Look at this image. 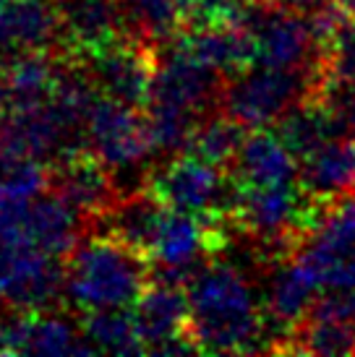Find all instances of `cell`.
I'll return each instance as SVG.
<instances>
[{
  "label": "cell",
  "mask_w": 355,
  "mask_h": 357,
  "mask_svg": "<svg viewBox=\"0 0 355 357\" xmlns=\"http://www.w3.org/2000/svg\"><path fill=\"white\" fill-rule=\"evenodd\" d=\"M149 284V256L113 235H87L66 258V298L89 310L136 305Z\"/></svg>",
  "instance_id": "cell-2"
},
{
  "label": "cell",
  "mask_w": 355,
  "mask_h": 357,
  "mask_svg": "<svg viewBox=\"0 0 355 357\" xmlns=\"http://www.w3.org/2000/svg\"><path fill=\"white\" fill-rule=\"evenodd\" d=\"M60 58L50 50H24L0 66V79L8 89L10 109L42 105L52 97Z\"/></svg>",
  "instance_id": "cell-17"
},
{
  "label": "cell",
  "mask_w": 355,
  "mask_h": 357,
  "mask_svg": "<svg viewBox=\"0 0 355 357\" xmlns=\"http://www.w3.org/2000/svg\"><path fill=\"white\" fill-rule=\"evenodd\" d=\"M188 337L201 352H272L254 292L230 264L209 261L188 284Z\"/></svg>",
  "instance_id": "cell-1"
},
{
  "label": "cell",
  "mask_w": 355,
  "mask_h": 357,
  "mask_svg": "<svg viewBox=\"0 0 355 357\" xmlns=\"http://www.w3.org/2000/svg\"><path fill=\"white\" fill-rule=\"evenodd\" d=\"M311 91V68H272L256 66L225 84L222 112L248 128H269L290 109L306 102Z\"/></svg>",
  "instance_id": "cell-3"
},
{
  "label": "cell",
  "mask_w": 355,
  "mask_h": 357,
  "mask_svg": "<svg viewBox=\"0 0 355 357\" xmlns=\"http://www.w3.org/2000/svg\"><path fill=\"white\" fill-rule=\"evenodd\" d=\"M256 37L259 66L272 68H311L319 58L306 13L264 6L251 31Z\"/></svg>",
  "instance_id": "cell-10"
},
{
  "label": "cell",
  "mask_w": 355,
  "mask_h": 357,
  "mask_svg": "<svg viewBox=\"0 0 355 357\" xmlns=\"http://www.w3.org/2000/svg\"><path fill=\"white\" fill-rule=\"evenodd\" d=\"M246 128L240 120L230 118L227 112L219 115H209L207 120H201L194 130V136L188 141L186 154L204 159L215 167H233L236 157L240 154V146L246 144Z\"/></svg>",
  "instance_id": "cell-23"
},
{
  "label": "cell",
  "mask_w": 355,
  "mask_h": 357,
  "mask_svg": "<svg viewBox=\"0 0 355 357\" xmlns=\"http://www.w3.org/2000/svg\"><path fill=\"white\" fill-rule=\"evenodd\" d=\"M277 352L293 355H355V321L303 318L277 344Z\"/></svg>",
  "instance_id": "cell-20"
},
{
  "label": "cell",
  "mask_w": 355,
  "mask_h": 357,
  "mask_svg": "<svg viewBox=\"0 0 355 357\" xmlns=\"http://www.w3.org/2000/svg\"><path fill=\"white\" fill-rule=\"evenodd\" d=\"M87 141L110 169L141 167V162L154 154L149 136L147 112L141 107L99 97L87 120Z\"/></svg>",
  "instance_id": "cell-6"
},
{
  "label": "cell",
  "mask_w": 355,
  "mask_h": 357,
  "mask_svg": "<svg viewBox=\"0 0 355 357\" xmlns=\"http://www.w3.org/2000/svg\"><path fill=\"white\" fill-rule=\"evenodd\" d=\"M173 42L225 76H238L259 63L256 37L238 26H186Z\"/></svg>",
  "instance_id": "cell-13"
},
{
  "label": "cell",
  "mask_w": 355,
  "mask_h": 357,
  "mask_svg": "<svg viewBox=\"0 0 355 357\" xmlns=\"http://www.w3.org/2000/svg\"><path fill=\"white\" fill-rule=\"evenodd\" d=\"M219 169L194 154H178L165 167L149 172L147 185L170 208L227 222L238 199V183L233 175L227 183Z\"/></svg>",
  "instance_id": "cell-4"
},
{
  "label": "cell",
  "mask_w": 355,
  "mask_h": 357,
  "mask_svg": "<svg viewBox=\"0 0 355 357\" xmlns=\"http://www.w3.org/2000/svg\"><path fill=\"white\" fill-rule=\"evenodd\" d=\"M248 3H259V6H272L275 0H248Z\"/></svg>",
  "instance_id": "cell-31"
},
{
  "label": "cell",
  "mask_w": 355,
  "mask_h": 357,
  "mask_svg": "<svg viewBox=\"0 0 355 357\" xmlns=\"http://www.w3.org/2000/svg\"><path fill=\"white\" fill-rule=\"evenodd\" d=\"M324 287H329V289L355 287V248L347 250L345 256H340L332 266L326 268Z\"/></svg>",
  "instance_id": "cell-27"
},
{
  "label": "cell",
  "mask_w": 355,
  "mask_h": 357,
  "mask_svg": "<svg viewBox=\"0 0 355 357\" xmlns=\"http://www.w3.org/2000/svg\"><path fill=\"white\" fill-rule=\"evenodd\" d=\"M168 208V204H162L157 193L147 185V188L123 196L118 201V206L99 222L108 227L105 235H113L120 243H126L131 248H136L138 253L149 256Z\"/></svg>",
  "instance_id": "cell-16"
},
{
  "label": "cell",
  "mask_w": 355,
  "mask_h": 357,
  "mask_svg": "<svg viewBox=\"0 0 355 357\" xmlns=\"http://www.w3.org/2000/svg\"><path fill=\"white\" fill-rule=\"evenodd\" d=\"M60 19V40L71 55H87L129 34L126 13L115 0H55Z\"/></svg>",
  "instance_id": "cell-12"
},
{
  "label": "cell",
  "mask_w": 355,
  "mask_h": 357,
  "mask_svg": "<svg viewBox=\"0 0 355 357\" xmlns=\"http://www.w3.org/2000/svg\"><path fill=\"white\" fill-rule=\"evenodd\" d=\"M335 3H340V6H342V8H345L347 13L355 19V0H335Z\"/></svg>",
  "instance_id": "cell-30"
},
{
  "label": "cell",
  "mask_w": 355,
  "mask_h": 357,
  "mask_svg": "<svg viewBox=\"0 0 355 357\" xmlns=\"http://www.w3.org/2000/svg\"><path fill=\"white\" fill-rule=\"evenodd\" d=\"M76 58L84 60V66L105 97L141 109L147 107L154 70H157L154 45L138 40L133 34H123L120 40Z\"/></svg>",
  "instance_id": "cell-5"
},
{
  "label": "cell",
  "mask_w": 355,
  "mask_h": 357,
  "mask_svg": "<svg viewBox=\"0 0 355 357\" xmlns=\"http://www.w3.org/2000/svg\"><path fill=\"white\" fill-rule=\"evenodd\" d=\"M129 34L162 47L186 29V0H126Z\"/></svg>",
  "instance_id": "cell-21"
},
{
  "label": "cell",
  "mask_w": 355,
  "mask_h": 357,
  "mask_svg": "<svg viewBox=\"0 0 355 357\" xmlns=\"http://www.w3.org/2000/svg\"><path fill=\"white\" fill-rule=\"evenodd\" d=\"M31 310L6 305L0 310V355H24L29 352V337H31Z\"/></svg>",
  "instance_id": "cell-26"
},
{
  "label": "cell",
  "mask_w": 355,
  "mask_h": 357,
  "mask_svg": "<svg viewBox=\"0 0 355 357\" xmlns=\"http://www.w3.org/2000/svg\"><path fill=\"white\" fill-rule=\"evenodd\" d=\"M316 63L332 79L355 81V21H347V26L340 31V37L319 55Z\"/></svg>",
  "instance_id": "cell-25"
},
{
  "label": "cell",
  "mask_w": 355,
  "mask_h": 357,
  "mask_svg": "<svg viewBox=\"0 0 355 357\" xmlns=\"http://www.w3.org/2000/svg\"><path fill=\"white\" fill-rule=\"evenodd\" d=\"M27 238L31 245L66 261L79 248L81 240L87 238L84 235V214L55 193L34 199L29 217H27Z\"/></svg>",
  "instance_id": "cell-15"
},
{
  "label": "cell",
  "mask_w": 355,
  "mask_h": 357,
  "mask_svg": "<svg viewBox=\"0 0 355 357\" xmlns=\"http://www.w3.org/2000/svg\"><path fill=\"white\" fill-rule=\"evenodd\" d=\"M353 204H355V199H353Z\"/></svg>",
  "instance_id": "cell-32"
},
{
  "label": "cell",
  "mask_w": 355,
  "mask_h": 357,
  "mask_svg": "<svg viewBox=\"0 0 355 357\" xmlns=\"http://www.w3.org/2000/svg\"><path fill=\"white\" fill-rule=\"evenodd\" d=\"M97 349L89 344L81 334V324L76 328L60 313H34L31 321L29 352L27 355H94Z\"/></svg>",
  "instance_id": "cell-24"
},
{
  "label": "cell",
  "mask_w": 355,
  "mask_h": 357,
  "mask_svg": "<svg viewBox=\"0 0 355 357\" xmlns=\"http://www.w3.org/2000/svg\"><path fill=\"white\" fill-rule=\"evenodd\" d=\"M60 289H66V261L42 248L3 245L0 250V300L6 305L40 313L48 310Z\"/></svg>",
  "instance_id": "cell-7"
},
{
  "label": "cell",
  "mask_w": 355,
  "mask_h": 357,
  "mask_svg": "<svg viewBox=\"0 0 355 357\" xmlns=\"http://www.w3.org/2000/svg\"><path fill=\"white\" fill-rule=\"evenodd\" d=\"M324 0H275L272 6L277 8H285V10H298V13H308V10H314L316 6H321Z\"/></svg>",
  "instance_id": "cell-28"
},
{
  "label": "cell",
  "mask_w": 355,
  "mask_h": 357,
  "mask_svg": "<svg viewBox=\"0 0 355 357\" xmlns=\"http://www.w3.org/2000/svg\"><path fill=\"white\" fill-rule=\"evenodd\" d=\"M298 157L277 133L254 128L233 162V178L246 188H275L298 183Z\"/></svg>",
  "instance_id": "cell-14"
},
{
  "label": "cell",
  "mask_w": 355,
  "mask_h": 357,
  "mask_svg": "<svg viewBox=\"0 0 355 357\" xmlns=\"http://www.w3.org/2000/svg\"><path fill=\"white\" fill-rule=\"evenodd\" d=\"M277 136L285 141V146L296 154L298 162H303L321 149L326 141L350 136V130L326 105L300 102L277 120Z\"/></svg>",
  "instance_id": "cell-18"
},
{
  "label": "cell",
  "mask_w": 355,
  "mask_h": 357,
  "mask_svg": "<svg viewBox=\"0 0 355 357\" xmlns=\"http://www.w3.org/2000/svg\"><path fill=\"white\" fill-rule=\"evenodd\" d=\"M133 318L147 352H154V355L201 352L194 344V339L188 337L191 300L186 287L149 282L133 305Z\"/></svg>",
  "instance_id": "cell-8"
},
{
  "label": "cell",
  "mask_w": 355,
  "mask_h": 357,
  "mask_svg": "<svg viewBox=\"0 0 355 357\" xmlns=\"http://www.w3.org/2000/svg\"><path fill=\"white\" fill-rule=\"evenodd\" d=\"M298 188L324 208L353 199L355 190V136L326 141L319 151L300 162Z\"/></svg>",
  "instance_id": "cell-11"
},
{
  "label": "cell",
  "mask_w": 355,
  "mask_h": 357,
  "mask_svg": "<svg viewBox=\"0 0 355 357\" xmlns=\"http://www.w3.org/2000/svg\"><path fill=\"white\" fill-rule=\"evenodd\" d=\"M319 287H321V279L316 277L303 261L287 258V264L272 279L269 298H266V313L272 316L277 326H285L290 331L306 318Z\"/></svg>",
  "instance_id": "cell-19"
},
{
  "label": "cell",
  "mask_w": 355,
  "mask_h": 357,
  "mask_svg": "<svg viewBox=\"0 0 355 357\" xmlns=\"http://www.w3.org/2000/svg\"><path fill=\"white\" fill-rule=\"evenodd\" d=\"M81 334L97 352H113V355L147 352L144 339L138 334L136 318L133 313H126V307L89 310L81 321Z\"/></svg>",
  "instance_id": "cell-22"
},
{
  "label": "cell",
  "mask_w": 355,
  "mask_h": 357,
  "mask_svg": "<svg viewBox=\"0 0 355 357\" xmlns=\"http://www.w3.org/2000/svg\"><path fill=\"white\" fill-rule=\"evenodd\" d=\"M10 115V100H8V89H6V84L0 79V126L6 123V118Z\"/></svg>",
  "instance_id": "cell-29"
},
{
  "label": "cell",
  "mask_w": 355,
  "mask_h": 357,
  "mask_svg": "<svg viewBox=\"0 0 355 357\" xmlns=\"http://www.w3.org/2000/svg\"><path fill=\"white\" fill-rule=\"evenodd\" d=\"M50 190L87 219H105L123 199L113 169L92 149L50 162Z\"/></svg>",
  "instance_id": "cell-9"
}]
</instances>
